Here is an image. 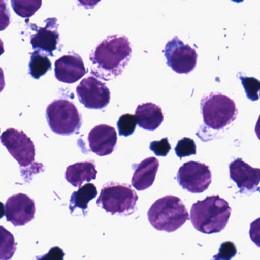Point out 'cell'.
I'll use <instances>...</instances> for the list:
<instances>
[{
	"label": "cell",
	"instance_id": "cell-1",
	"mask_svg": "<svg viewBox=\"0 0 260 260\" xmlns=\"http://www.w3.org/2000/svg\"><path fill=\"white\" fill-rule=\"evenodd\" d=\"M132 53V46L126 36H108L89 56L91 74L106 81L117 78L130 61Z\"/></svg>",
	"mask_w": 260,
	"mask_h": 260
},
{
	"label": "cell",
	"instance_id": "cell-2",
	"mask_svg": "<svg viewBox=\"0 0 260 260\" xmlns=\"http://www.w3.org/2000/svg\"><path fill=\"white\" fill-rule=\"evenodd\" d=\"M231 211L225 199L219 196H208L192 205L190 220L197 231L206 234H214L226 228Z\"/></svg>",
	"mask_w": 260,
	"mask_h": 260
},
{
	"label": "cell",
	"instance_id": "cell-3",
	"mask_svg": "<svg viewBox=\"0 0 260 260\" xmlns=\"http://www.w3.org/2000/svg\"><path fill=\"white\" fill-rule=\"evenodd\" d=\"M150 224L158 231L173 232L189 220V214L179 197L167 196L156 200L147 212Z\"/></svg>",
	"mask_w": 260,
	"mask_h": 260
},
{
	"label": "cell",
	"instance_id": "cell-4",
	"mask_svg": "<svg viewBox=\"0 0 260 260\" xmlns=\"http://www.w3.org/2000/svg\"><path fill=\"white\" fill-rule=\"evenodd\" d=\"M138 196L127 184L109 182L103 185L96 203L106 212L129 216L135 212Z\"/></svg>",
	"mask_w": 260,
	"mask_h": 260
},
{
	"label": "cell",
	"instance_id": "cell-5",
	"mask_svg": "<svg viewBox=\"0 0 260 260\" xmlns=\"http://www.w3.org/2000/svg\"><path fill=\"white\" fill-rule=\"evenodd\" d=\"M201 110L205 125L214 130H221L229 125L238 113L234 100L219 92L204 96Z\"/></svg>",
	"mask_w": 260,
	"mask_h": 260
},
{
	"label": "cell",
	"instance_id": "cell-6",
	"mask_svg": "<svg viewBox=\"0 0 260 260\" xmlns=\"http://www.w3.org/2000/svg\"><path fill=\"white\" fill-rule=\"evenodd\" d=\"M46 118L52 132L63 136L77 133L83 123L75 105L67 100L53 101L47 107Z\"/></svg>",
	"mask_w": 260,
	"mask_h": 260
},
{
	"label": "cell",
	"instance_id": "cell-7",
	"mask_svg": "<svg viewBox=\"0 0 260 260\" xmlns=\"http://www.w3.org/2000/svg\"><path fill=\"white\" fill-rule=\"evenodd\" d=\"M0 141L21 167H28L34 162L36 156L34 143L22 131L7 129L0 135Z\"/></svg>",
	"mask_w": 260,
	"mask_h": 260
},
{
	"label": "cell",
	"instance_id": "cell-8",
	"mask_svg": "<svg viewBox=\"0 0 260 260\" xmlns=\"http://www.w3.org/2000/svg\"><path fill=\"white\" fill-rule=\"evenodd\" d=\"M164 53L167 65L177 74H189L197 64L196 50L184 44L176 36L167 42Z\"/></svg>",
	"mask_w": 260,
	"mask_h": 260
},
{
	"label": "cell",
	"instance_id": "cell-9",
	"mask_svg": "<svg viewBox=\"0 0 260 260\" xmlns=\"http://www.w3.org/2000/svg\"><path fill=\"white\" fill-rule=\"evenodd\" d=\"M176 179L183 189L191 193H202L211 183V172L205 164L189 161L179 168Z\"/></svg>",
	"mask_w": 260,
	"mask_h": 260
},
{
	"label": "cell",
	"instance_id": "cell-10",
	"mask_svg": "<svg viewBox=\"0 0 260 260\" xmlns=\"http://www.w3.org/2000/svg\"><path fill=\"white\" fill-rule=\"evenodd\" d=\"M77 94L80 103L87 109H103L110 103V90L95 77L82 80L77 87Z\"/></svg>",
	"mask_w": 260,
	"mask_h": 260
},
{
	"label": "cell",
	"instance_id": "cell-11",
	"mask_svg": "<svg viewBox=\"0 0 260 260\" xmlns=\"http://www.w3.org/2000/svg\"><path fill=\"white\" fill-rule=\"evenodd\" d=\"M36 211L34 200L22 193L9 198L5 205L7 220L15 226H24L31 222Z\"/></svg>",
	"mask_w": 260,
	"mask_h": 260
},
{
	"label": "cell",
	"instance_id": "cell-12",
	"mask_svg": "<svg viewBox=\"0 0 260 260\" xmlns=\"http://www.w3.org/2000/svg\"><path fill=\"white\" fill-rule=\"evenodd\" d=\"M230 177L240 188V192L250 194L258 191L259 169L253 168L238 158L229 165Z\"/></svg>",
	"mask_w": 260,
	"mask_h": 260
},
{
	"label": "cell",
	"instance_id": "cell-13",
	"mask_svg": "<svg viewBox=\"0 0 260 260\" xmlns=\"http://www.w3.org/2000/svg\"><path fill=\"white\" fill-rule=\"evenodd\" d=\"M118 137L114 127L108 124H99L89 132L88 136L91 151L99 156H106L113 153Z\"/></svg>",
	"mask_w": 260,
	"mask_h": 260
},
{
	"label": "cell",
	"instance_id": "cell-14",
	"mask_svg": "<svg viewBox=\"0 0 260 260\" xmlns=\"http://www.w3.org/2000/svg\"><path fill=\"white\" fill-rule=\"evenodd\" d=\"M55 77L65 83H74L87 73L83 60L75 53L67 54L55 62Z\"/></svg>",
	"mask_w": 260,
	"mask_h": 260
},
{
	"label": "cell",
	"instance_id": "cell-15",
	"mask_svg": "<svg viewBox=\"0 0 260 260\" xmlns=\"http://www.w3.org/2000/svg\"><path fill=\"white\" fill-rule=\"evenodd\" d=\"M57 22V20L55 18L48 19L45 21V27L38 28L37 32L31 37V44L33 49L45 51L51 57L54 56L53 51H55L57 48L60 37L57 31L58 25Z\"/></svg>",
	"mask_w": 260,
	"mask_h": 260
},
{
	"label": "cell",
	"instance_id": "cell-16",
	"mask_svg": "<svg viewBox=\"0 0 260 260\" xmlns=\"http://www.w3.org/2000/svg\"><path fill=\"white\" fill-rule=\"evenodd\" d=\"M159 162L156 158L149 157L141 161L135 169L132 184L138 191H144L153 185L159 170Z\"/></svg>",
	"mask_w": 260,
	"mask_h": 260
},
{
	"label": "cell",
	"instance_id": "cell-17",
	"mask_svg": "<svg viewBox=\"0 0 260 260\" xmlns=\"http://www.w3.org/2000/svg\"><path fill=\"white\" fill-rule=\"evenodd\" d=\"M135 117L138 126L147 131L156 130L164 119L161 108L152 103L139 105L135 111Z\"/></svg>",
	"mask_w": 260,
	"mask_h": 260
},
{
	"label": "cell",
	"instance_id": "cell-18",
	"mask_svg": "<svg viewBox=\"0 0 260 260\" xmlns=\"http://www.w3.org/2000/svg\"><path fill=\"white\" fill-rule=\"evenodd\" d=\"M97 172L92 161L77 162L69 166L65 173V178L73 186L80 187L84 182H90L96 179Z\"/></svg>",
	"mask_w": 260,
	"mask_h": 260
},
{
	"label": "cell",
	"instance_id": "cell-19",
	"mask_svg": "<svg viewBox=\"0 0 260 260\" xmlns=\"http://www.w3.org/2000/svg\"><path fill=\"white\" fill-rule=\"evenodd\" d=\"M98 194L95 185L92 183H87L83 186H80L77 191H74L70 200L69 208L71 213L74 212L77 208H81L86 211L88 208V204Z\"/></svg>",
	"mask_w": 260,
	"mask_h": 260
},
{
	"label": "cell",
	"instance_id": "cell-20",
	"mask_svg": "<svg viewBox=\"0 0 260 260\" xmlns=\"http://www.w3.org/2000/svg\"><path fill=\"white\" fill-rule=\"evenodd\" d=\"M51 68V62L46 54H42L39 50H36L31 54L29 71L33 78L38 80L45 75Z\"/></svg>",
	"mask_w": 260,
	"mask_h": 260
},
{
	"label": "cell",
	"instance_id": "cell-21",
	"mask_svg": "<svg viewBox=\"0 0 260 260\" xmlns=\"http://www.w3.org/2000/svg\"><path fill=\"white\" fill-rule=\"evenodd\" d=\"M16 251L15 237L11 232L0 226V260L13 258Z\"/></svg>",
	"mask_w": 260,
	"mask_h": 260
},
{
	"label": "cell",
	"instance_id": "cell-22",
	"mask_svg": "<svg viewBox=\"0 0 260 260\" xmlns=\"http://www.w3.org/2000/svg\"><path fill=\"white\" fill-rule=\"evenodd\" d=\"M15 13L22 18H30L42 7V0H11Z\"/></svg>",
	"mask_w": 260,
	"mask_h": 260
},
{
	"label": "cell",
	"instance_id": "cell-23",
	"mask_svg": "<svg viewBox=\"0 0 260 260\" xmlns=\"http://www.w3.org/2000/svg\"><path fill=\"white\" fill-rule=\"evenodd\" d=\"M137 126L135 115L132 114H124L121 115L117 123L118 133L121 136L128 137L135 132Z\"/></svg>",
	"mask_w": 260,
	"mask_h": 260
},
{
	"label": "cell",
	"instance_id": "cell-24",
	"mask_svg": "<svg viewBox=\"0 0 260 260\" xmlns=\"http://www.w3.org/2000/svg\"><path fill=\"white\" fill-rule=\"evenodd\" d=\"M176 155L179 158L186 157L196 154V145L194 140L189 138H184L178 141L175 147Z\"/></svg>",
	"mask_w": 260,
	"mask_h": 260
},
{
	"label": "cell",
	"instance_id": "cell-25",
	"mask_svg": "<svg viewBox=\"0 0 260 260\" xmlns=\"http://www.w3.org/2000/svg\"><path fill=\"white\" fill-rule=\"evenodd\" d=\"M241 81L248 98L252 101H257L260 89L258 80L252 77H241Z\"/></svg>",
	"mask_w": 260,
	"mask_h": 260
},
{
	"label": "cell",
	"instance_id": "cell-26",
	"mask_svg": "<svg viewBox=\"0 0 260 260\" xmlns=\"http://www.w3.org/2000/svg\"><path fill=\"white\" fill-rule=\"evenodd\" d=\"M150 150L157 156H167L171 150V145L169 142L168 138H162L160 141H154L150 143Z\"/></svg>",
	"mask_w": 260,
	"mask_h": 260
},
{
	"label": "cell",
	"instance_id": "cell-27",
	"mask_svg": "<svg viewBox=\"0 0 260 260\" xmlns=\"http://www.w3.org/2000/svg\"><path fill=\"white\" fill-rule=\"evenodd\" d=\"M237 253V249L235 245L232 242H226L222 243L220 246V250H219L217 256L214 257V258L217 259H231Z\"/></svg>",
	"mask_w": 260,
	"mask_h": 260
},
{
	"label": "cell",
	"instance_id": "cell-28",
	"mask_svg": "<svg viewBox=\"0 0 260 260\" xmlns=\"http://www.w3.org/2000/svg\"><path fill=\"white\" fill-rule=\"evenodd\" d=\"M10 25V12L6 0H0V31H4Z\"/></svg>",
	"mask_w": 260,
	"mask_h": 260
},
{
	"label": "cell",
	"instance_id": "cell-29",
	"mask_svg": "<svg viewBox=\"0 0 260 260\" xmlns=\"http://www.w3.org/2000/svg\"><path fill=\"white\" fill-rule=\"evenodd\" d=\"M77 1L82 7L87 10H90V9H93L101 0H77Z\"/></svg>",
	"mask_w": 260,
	"mask_h": 260
},
{
	"label": "cell",
	"instance_id": "cell-30",
	"mask_svg": "<svg viewBox=\"0 0 260 260\" xmlns=\"http://www.w3.org/2000/svg\"><path fill=\"white\" fill-rule=\"evenodd\" d=\"M5 86V77H4V71H3L2 68H0V93L3 92Z\"/></svg>",
	"mask_w": 260,
	"mask_h": 260
},
{
	"label": "cell",
	"instance_id": "cell-31",
	"mask_svg": "<svg viewBox=\"0 0 260 260\" xmlns=\"http://www.w3.org/2000/svg\"><path fill=\"white\" fill-rule=\"evenodd\" d=\"M5 216V205L3 202H0V219Z\"/></svg>",
	"mask_w": 260,
	"mask_h": 260
},
{
	"label": "cell",
	"instance_id": "cell-32",
	"mask_svg": "<svg viewBox=\"0 0 260 260\" xmlns=\"http://www.w3.org/2000/svg\"><path fill=\"white\" fill-rule=\"evenodd\" d=\"M4 51H5V50H4V42L0 39V56L4 54Z\"/></svg>",
	"mask_w": 260,
	"mask_h": 260
},
{
	"label": "cell",
	"instance_id": "cell-33",
	"mask_svg": "<svg viewBox=\"0 0 260 260\" xmlns=\"http://www.w3.org/2000/svg\"><path fill=\"white\" fill-rule=\"evenodd\" d=\"M231 1H233V2H235V3H242L243 2V1H244V0H231Z\"/></svg>",
	"mask_w": 260,
	"mask_h": 260
}]
</instances>
